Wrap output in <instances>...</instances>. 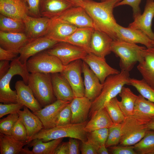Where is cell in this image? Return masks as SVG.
Returning a JSON list of instances; mask_svg holds the SVG:
<instances>
[{
    "mask_svg": "<svg viewBox=\"0 0 154 154\" xmlns=\"http://www.w3.org/2000/svg\"><path fill=\"white\" fill-rule=\"evenodd\" d=\"M122 0H106L99 2L84 0L77 6L83 8L92 20L95 29L103 32L114 40L116 39V30L118 23L113 14L116 4Z\"/></svg>",
    "mask_w": 154,
    "mask_h": 154,
    "instance_id": "obj_1",
    "label": "cell"
},
{
    "mask_svg": "<svg viewBox=\"0 0 154 154\" xmlns=\"http://www.w3.org/2000/svg\"><path fill=\"white\" fill-rule=\"evenodd\" d=\"M130 78L129 72L123 70L108 77L100 94L92 102L89 116L90 117L95 112L104 107L108 102L119 94L124 86L128 85Z\"/></svg>",
    "mask_w": 154,
    "mask_h": 154,
    "instance_id": "obj_2",
    "label": "cell"
},
{
    "mask_svg": "<svg viewBox=\"0 0 154 154\" xmlns=\"http://www.w3.org/2000/svg\"><path fill=\"white\" fill-rule=\"evenodd\" d=\"M87 121L80 123H72L62 126H56L48 129H43L34 135L31 139H38L43 142L64 137L76 139L81 141L87 140V133L85 129Z\"/></svg>",
    "mask_w": 154,
    "mask_h": 154,
    "instance_id": "obj_3",
    "label": "cell"
},
{
    "mask_svg": "<svg viewBox=\"0 0 154 154\" xmlns=\"http://www.w3.org/2000/svg\"><path fill=\"white\" fill-rule=\"evenodd\" d=\"M146 48L116 39L113 41L111 50L119 58L121 70L129 72L137 62L142 60V50Z\"/></svg>",
    "mask_w": 154,
    "mask_h": 154,
    "instance_id": "obj_4",
    "label": "cell"
},
{
    "mask_svg": "<svg viewBox=\"0 0 154 154\" xmlns=\"http://www.w3.org/2000/svg\"><path fill=\"white\" fill-rule=\"evenodd\" d=\"M30 73L26 64H22L18 57L11 61L7 73L0 79V102L4 104L17 103L16 90H12L10 86V81L15 75L20 76L26 84H27Z\"/></svg>",
    "mask_w": 154,
    "mask_h": 154,
    "instance_id": "obj_5",
    "label": "cell"
},
{
    "mask_svg": "<svg viewBox=\"0 0 154 154\" xmlns=\"http://www.w3.org/2000/svg\"><path fill=\"white\" fill-rule=\"evenodd\" d=\"M150 120L135 115L126 117L121 123L119 145H134L139 142L149 130L147 124Z\"/></svg>",
    "mask_w": 154,
    "mask_h": 154,
    "instance_id": "obj_6",
    "label": "cell"
},
{
    "mask_svg": "<svg viewBox=\"0 0 154 154\" xmlns=\"http://www.w3.org/2000/svg\"><path fill=\"white\" fill-rule=\"evenodd\" d=\"M27 85L42 107H44L57 100L53 90L50 74L30 73Z\"/></svg>",
    "mask_w": 154,
    "mask_h": 154,
    "instance_id": "obj_7",
    "label": "cell"
},
{
    "mask_svg": "<svg viewBox=\"0 0 154 154\" xmlns=\"http://www.w3.org/2000/svg\"><path fill=\"white\" fill-rule=\"evenodd\" d=\"M26 65L30 73H60L64 66L58 58L48 54L44 51L30 58L26 63Z\"/></svg>",
    "mask_w": 154,
    "mask_h": 154,
    "instance_id": "obj_8",
    "label": "cell"
},
{
    "mask_svg": "<svg viewBox=\"0 0 154 154\" xmlns=\"http://www.w3.org/2000/svg\"><path fill=\"white\" fill-rule=\"evenodd\" d=\"M44 51L58 58L64 66L77 60H82L88 54L80 47L63 42H58Z\"/></svg>",
    "mask_w": 154,
    "mask_h": 154,
    "instance_id": "obj_9",
    "label": "cell"
},
{
    "mask_svg": "<svg viewBox=\"0 0 154 154\" xmlns=\"http://www.w3.org/2000/svg\"><path fill=\"white\" fill-rule=\"evenodd\" d=\"M82 62L78 60L64 66L60 73L67 80L72 90L75 97L84 96L85 88L81 76Z\"/></svg>",
    "mask_w": 154,
    "mask_h": 154,
    "instance_id": "obj_10",
    "label": "cell"
},
{
    "mask_svg": "<svg viewBox=\"0 0 154 154\" xmlns=\"http://www.w3.org/2000/svg\"><path fill=\"white\" fill-rule=\"evenodd\" d=\"M52 20L67 23L78 28L90 27L95 29L90 17L84 9L80 6L69 8Z\"/></svg>",
    "mask_w": 154,
    "mask_h": 154,
    "instance_id": "obj_11",
    "label": "cell"
},
{
    "mask_svg": "<svg viewBox=\"0 0 154 154\" xmlns=\"http://www.w3.org/2000/svg\"><path fill=\"white\" fill-rule=\"evenodd\" d=\"M58 42L44 36L31 40L19 50V59L25 64L31 57L51 48Z\"/></svg>",
    "mask_w": 154,
    "mask_h": 154,
    "instance_id": "obj_12",
    "label": "cell"
},
{
    "mask_svg": "<svg viewBox=\"0 0 154 154\" xmlns=\"http://www.w3.org/2000/svg\"><path fill=\"white\" fill-rule=\"evenodd\" d=\"M82 60L99 78L102 84L109 76L119 73L120 71L110 66L106 62L105 58L88 53Z\"/></svg>",
    "mask_w": 154,
    "mask_h": 154,
    "instance_id": "obj_13",
    "label": "cell"
},
{
    "mask_svg": "<svg viewBox=\"0 0 154 154\" xmlns=\"http://www.w3.org/2000/svg\"><path fill=\"white\" fill-rule=\"evenodd\" d=\"M154 17V0H147L143 13L133 18L134 21L128 27L141 31L153 40L154 33L151 27Z\"/></svg>",
    "mask_w": 154,
    "mask_h": 154,
    "instance_id": "obj_14",
    "label": "cell"
},
{
    "mask_svg": "<svg viewBox=\"0 0 154 154\" xmlns=\"http://www.w3.org/2000/svg\"><path fill=\"white\" fill-rule=\"evenodd\" d=\"M25 25V33L30 40L44 37L47 32L52 19L48 18L35 17L28 15L23 19Z\"/></svg>",
    "mask_w": 154,
    "mask_h": 154,
    "instance_id": "obj_15",
    "label": "cell"
},
{
    "mask_svg": "<svg viewBox=\"0 0 154 154\" xmlns=\"http://www.w3.org/2000/svg\"><path fill=\"white\" fill-rule=\"evenodd\" d=\"M70 102L57 100L53 103L33 112L39 119L44 129L56 126V122L60 111Z\"/></svg>",
    "mask_w": 154,
    "mask_h": 154,
    "instance_id": "obj_16",
    "label": "cell"
},
{
    "mask_svg": "<svg viewBox=\"0 0 154 154\" xmlns=\"http://www.w3.org/2000/svg\"><path fill=\"white\" fill-rule=\"evenodd\" d=\"M116 34V39L131 43L141 44L147 48L153 47L152 40L139 29L125 27L118 24Z\"/></svg>",
    "mask_w": 154,
    "mask_h": 154,
    "instance_id": "obj_17",
    "label": "cell"
},
{
    "mask_svg": "<svg viewBox=\"0 0 154 154\" xmlns=\"http://www.w3.org/2000/svg\"><path fill=\"white\" fill-rule=\"evenodd\" d=\"M75 6L76 5L69 0H40V13L41 17L53 19Z\"/></svg>",
    "mask_w": 154,
    "mask_h": 154,
    "instance_id": "obj_18",
    "label": "cell"
},
{
    "mask_svg": "<svg viewBox=\"0 0 154 154\" xmlns=\"http://www.w3.org/2000/svg\"><path fill=\"white\" fill-rule=\"evenodd\" d=\"M113 39L104 32L94 29L92 33L90 43L91 53L102 58L110 54Z\"/></svg>",
    "mask_w": 154,
    "mask_h": 154,
    "instance_id": "obj_19",
    "label": "cell"
},
{
    "mask_svg": "<svg viewBox=\"0 0 154 154\" xmlns=\"http://www.w3.org/2000/svg\"><path fill=\"white\" fill-rule=\"evenodd\" d=\"M82 69L84 76V96L92 102L100 94L103 84L84 61L82 62Z\"/></svg>",
    "mask_w": 154,
    "mask_h": 154,
    "instance_id": "obj_20",
    "label": "cell"
},
{
    "mask_svg": "<svg viewBox=\"0 0 154 154\" xmlns=\"http://www.w3.org/2000/svg\"><path fill=\"white\" fill-rule=\"evenodd\" d=\"M15 87L17 95V103L27 107L33 113L42 108L30 87L23 80L17 81Z\"/></svg>",
    "mask_w": 154,
    "mask_h": 154,
    "instance_id": "obj_21",
    "label": "cell"
},
{
    "mask_svg": "<svg viewBox=\"0 0 154 154\" xmlns=\"http://www.w3.org/2000/svg\"><path fill=\"white\" fill-rule=\"evenodd\" d=\"M143 59L137 68L143 79L154 88V47L146 48L142 50Z\"/></svg>",
    "mask_w": 154,
    "mask_h": 154,
    "instance_id": "obj_22",
    "label": "cell"
},
{
    "mask_svg": "<svg viewBox=\"0 0 154 154\" xmlns=\"http://www.w3.org/2000/svg\"><path fill=\"white\" fill-rule=\"evenodd\" d=\"M0 12L7 17L22 20L28 15L24 0H0Z\"/></svg>",
    "mask_w": 154,
    "mask_h": 154,
    "instance_id": "obj_23",
    "label": "cell"
},
{
    "mask_svg": "<svg viewBox=\"0 0 154 154\" xmlns=\"http://www.w3.org/2000/svg\"><path fill=\"white\" fill-rule=\"evenodd\" d=\"M92 102L85 96L74 97L70 103L72 113L71 123H80L87 121Z\"/></svg>",
    "mask_w": 154,
    "mask_h": 154,
    "instance_id": "obj_24",
    "label": "cell"
},
{
    "mask_svg": "<svg viewBox=\"0 0 154 154\" xmlns=\"http://www.w3.org/2000/svg\"><path fill=\"white\" fill-rule=\"evenodd\" d=\"M50 74L53 90L56 99L71 102L75 97L67 80L60 73Z\"/></svg>",
    "mask_w": 154,
    "mask_h": 154,
    "instance_id": "obj_25",
    "label": "cell"
},
{
    "mask_svg": "<svg viewBox=\"0 0 154 154\" xmlns=\"http://www.w3.org/2000/svg\"><path fill=\"white\" fill-rule=\"evenodd\" d=\"M30 41L24 33L0 31V45L3 48L19 53L20 49Z\"/></svg>",
    "mask_w": 154,
    "mask_h": 154,
    "instance_id": "obj_26",
    "label": "cell"
},
{
    "mask_svg": "<svg viewBox=\"0 0 154 154\" xmlns=\"http://www.w3.org/2000/svg\"><path fill=\"white\" fill-rule=\"evenodd\" d=\"M94 29L90 27L78 28L60 42L68 43L82 48L88 53H90V43Z\"/></svg>",
    "mask_w": 154,
    "mask_h": 154,
    "instance_id": "obj_27",
    "label": "cell"
},
{
    "mask_svg": "<svg viewBox=\"0 0 154 154\" xmlns=\"http://www.w3.org/2000/svg\"><path fill=\"white\" fill-rule=\"evenodd\" d=\"M18 113L26 129L29 143L34 135L44 128L43 126L38 117L26 106Z\"/></svg>",
    "mask_w": 154,
    "mask_h": 154,
    "instance_id": "obj_28",
    "label": "cell"
},
{
    "mask_svg": "<svg viewBox=\"0 0 154 154\" xmlns=\"http://www.w3.org/2000/svg\"><path fill=\"white\" fill-rule=\"evenodd\" d=\"M90 117L85 128L87 133L103 128H109L114 124L105 107L95 112Z\"/></svg>",
    "mask_w": 154,
    "mask_h": 154,
    "instance_id": "obj_29",
    "label": "cell"
},
{
    "mask_svg": "<svg viewBox=\"0 0 154 154\" xmlns=\"http://www.w3.org/2000/svg\"><path fill=\"white\" fill-rule=\"evenodd\" d=\"M78 28L71 25L52 19L48 30L44 37L60 42L72 34Z\"/></svg>",
    "mask_w": 154,
    "mask_h": 154,
    "instance_id": "obj_30",
    "label": "cell"
},
{
    "mask_svg": "<svg viewBox=\"0 0 154 154\" xmlns=\"http://www.w3.org/2000/svg\"><path fill=\"white\" fill-rule=\"evenodd\" d=\"M28 144L19 141L11 135L0 133V154H22L23 147Z\"/></svg>",
    "mask_w": 154,
    "mask_h": 154,
    "instance_id": "obj_31",
    "label": "cell"
},
{
    "mask_svg": "<svg viewBox=\"0 0 154 154\" xmlns=\"http://www.w3.org/2000/svg\"><path fill=\"white\" fill-rule=\"evenodd\" d=\"M119 95L121 100L119 101L118 104L125 116H133L138 96L134 94L130 88L124 86Z\"/></svg>",
    "mask_w": 154,
    "mask_h": 154,
    "instance_id": "obj_32",
    "label": "cell"
},
{
    "mask_svg": "<svg viewBox=\"0 0 154 154\" xmlns=\"http://www.w3.org/2000/svg\"><path fill=\"white\" fill-rule=\"evenodd\" d=\"M63 139L60 138L46 142L35 139L28 144L30 147H33L31 151L32 154H54L56 148Z\"/></svg>",
    "mask_w": 154,
    "mask_h": 154,
    "instance_id": "obj_33",
    "label": "cell"
},
{
    "mask_svg": "<svg viewBox=\"0 0 154 154\" xmlns=\"http://www.w3.org/2000/svg\"><path fill=\"white\" fill-rule=\"evenodd\" d=\"M133 115L151 119L154 117V103L138 95Z\"/></svg>",
    "mask_w": 154,
    "mask_h": 154,
    "instance_id": "obj_34",
    "label": "cell"
},
{
    "mask_svg": "<svg viewBox=\"0 0 154 154\" xmlns=\"http://www.w3.org/2000/svg\"><path fill=\"white\" fill-rule=\"evenodd\" d=\"M25 27L23 20L0 15V31L10 33H24Z\"/></svg>",
    "mask_w": 154,
    "mask_h": 154,
    "instance_id": "obj_35",
    "label": "cell"
},
{
    "mask_svg": "<svg viewBox=\"0 0 154 154\" xmlns=\"http://www.w3.org/2000/svg\"><path fill=\"white\" fill-rule=\"evenodd\" d=\"M134 146L137 154H154V130H149L145 136Z\"/></svg>",
    "mask_w": 154,
    "mask_h": 154,
    "instance_id": "obj_36",
    "label": "cell"
},
{
    "mask_svg": "<svg viewBox=\"0 0 154 154\" xmlns=\"http://www.w3.org/2000/svg\"><path fill=\"white\" fill-rule=\"evenodd\" d=\"M128 85L134 87L140 94L146 99L154 103V88L143 79L138 80L130 78Z\"/></svg>",
    "mask_w": 154,
    "mask_h": 154,
    "instance_id": "obj_37",
    "label": "cell"
},
{
    "mask_svg": "<svg viewBox=\"0 0 154 154\" xmlns=\"http://www.w3.org/2000/svg\"><path fill=\"white\" fill-rule=\"evenodd\" d=\"M118 101L116 97H115L105 106L114 124H121L126 117L119 105Z\"/></svg>",
    "mask_w": 154,
    "mask_h": 154,
    "instance_id": "obj_38",
    "label": "cell"
},
{
    "mask_svg": "<svg viewBox=\"0 0 154 154\" xmlns=\"http://www.w3.org/2000/svg\"><path fill=\"white\" fill-rule=\"evenodd\" d=\"M109 133V128H103L87 133V140L97 148L105 145Z\"/></svg>",
    "mask_w": 154,
    "mask_h": 154,
    "instance_id": "obj_39",
    "label": "cell"
},
{
    "mask_svg": "<svg viewBox=\"0 0 154 154\" xmlns=\"http://www.w3.org/2000/svg\"><path fill=\"white\" fill-rule=\"evenodd\" d=\"M18 113L11 114L0 120V133L11 135L12 130L19 119Z\"/></svg>",
    "mask_w": 154,
    "mask_h": 154,
    "instance_id": "obj_40",
    "label": "cell"
},
{
    "mask_svg": "<svg viewBox=\"0 0 154 154\" xmlns=\"http://www.w3.org/2000/svg\"><path fill=\"white\" fill-rule=\"evenodd\" d=\"M121 124H114L109 128L108 136L105 144L107 148L119 144L121 136Z\"/></svg>",
    "mask_w": 154,
    "mask_h": 154,
    "instance_id": "obj_41",
    "label": "cell"
},
{
    "mask_svg": "<svg viewBox=\"0 0 154 154\" xmlns=\"http://www.w3.org/2000/svg\"><path fill=\"white\" fill-rule=\"evenodd\" d=\"M11 135L19 141L29 143L26 129L19 117L12 130Z\"/></svg>",
    "mask_w": 154,
    "mask_h": 154,
    "instance_id": "obj_42",
    "label": "cell"
},
{
    "mask_svg": "<svg viewBox=\"0 0 154 154\" xmlns=\"http://www.w3.org/2000/svg\"><path fill=\"white\" fill-rule=\"evenodd\" d=\"M72 117L69 103L63 108L58 114L56 122V126L64 125L71 123Z\"/></svg>",
    "mask_w": 154,
    "mask_h": 154,
    "instance_id": "obj_43",
    "label": "cell"
},
{
    "mask_svg": "<svg viewBox=\"0 0 154 154\" xmlns=\"http://www.w3.org/2000/svg\"><path fill=\"white\" fill-rule=\"evenodd\" d=\"M24 106L18 103L7 104H0V118L11 114L18 113Z\"/></svg>",
    "mask_w": 154,
    "mask_h": 154,
    "instance_id": "obj_44",
    "label": "cell"
},
{
    "mask_svg": "<svg viewBox=\"0 0 154 154\" xmlns=\"http://www.w3.org/2000/svg\"><path fill=\"white\" fill-rule=\"evenodd\" d=\"M24 0L27 5L29 15L35 17H41L40 13V0Z\"/></svg>",
    "mask_w": 154,
    "mask_h": 154,
    "instance_id": "obj_45",
    "label": "cell"
},
{
    "mask_svg": "<svg viewBox=\"0 0 154 154\" xmlns=\"http://www.w3.org/2000/svg\"><path fill=\"white\" fill-rule=\"evenodd\" d=\"M141 0H122L117 3L115 7L124 5L130 6L132 9L133 18L141 14L139 5Z\"/></svg>",
    "mask_w": 154,
    "mask_h": 154,
    "instance_id": "obj_46",
    "label": "cell"
},
{
    "mask_svg": "<svg viewBox=\"0 0 154 154\" xmlns=\"http://www.w3.org/2000/svg\"><path fill=\"white\" fill-rule=\"evenodd\" d=\"M113 154H137L134 145H115L110 147Z\"/></svg>",
    "mask_w": 154,
    "mask_h": 154,
    "instance_id": "obj_47",
    "label": "cell"
},
{
    "mask_svg": "<svg viewBox=\"0 0 154 154\" xmlns=\"http://www.w3.org/2000/svg\"><path fill=\"white\" fill-rule=\"evenodd\" d=\"M82 142L80 150L82 154H97L98 148L88 140Z\"/></svg>",
    "mask_w": 154,
    "mask_h": 154,
    "instance_id": "obj_48",
    "label": "cell"
},
{
    "mask_svg": "<svg viewBox=\"0 0 154 154\" xmlns=\"http://www.w3.org/2000/svg\"><path fill=\"white\" fill-rule=\"evenodd\" d=\"M19 53L5 49L0 47V60L12 61L16 58Z\"/></svg>",
    "mask_w": 154,
    "mask_h": 154,
    "instance_id": "obj_49",
    "label": "cell"
},
{
    "mask_svg": "<svg viewBox=\"0 0 154 154\" xmlns=\"http://www.w3.org/2000/svg\"><path fill=\"white\" fill-rule=\"evenodd\" d=\"M78 140L76 138H70L68 141V154H80L79 142Z\"/></svg>",
    "mask_w": 154,
    "mask_h": 154,
    "instance_id": "obj_50",
    "label": "cell"
},
{
    "mask_svg": "<svg viewBox=\"0 0 154 154\" xmlns=\"http://www.w3.org/2000/svg\"><path fill=\"white\" fill-rule=\"evenodd\" d=\"M9 61L0 60V79L3 77L8 72L10 68Z\"/></svg>",
    "mask_w": 154,
    "mask_h": 154,
    "instance_id": "obj_51",
    "label": "cell"
},
{
    "mask_svg": "<svg viewBox=\"0 0 154 154\" xmlns=\"http://www.w3.org/2000/svg\"><path fill=\"white\" fill-rule=\"evenodd\" d=\"M54 154H68V142H62L56 148Z\"/></svg>",
    "mask_w": 154,
    "mask_h": 154,
    "instance_id": "obj_52",
    "label": "cell"
},
{
    "mask_svg": "<svg viewBox=\"0 0 154 154\" xmlns=\"http://www.w3.org/2000/svg\"><path fill=\"white\" fill-rule=\"evenodd\" d=\"M98 154H108L109 153L105 145L100 146L97 151Z\"/></svg>",
    "mask_w": 154,
    "mask_h": 154,
    "instance_id": "obj_53",
    "label": "cell"
},
{
    "mask_svg": "<svg viewBox=\"0 0 154 154\" xmlns=\"http://www.w3.org/2000/svg\"><path fill=\"white\" fill-rule=\"evenodd\" d=\"M147 125L150 130H154V117L150 119Z\"/></svg>",
    "mask_w": 154,
    "mask_h": 154,
    "instance_id": "obj_54",
    "label": "cell"
},
{
    "mask_svg": "<svg viewBox=\"0 0 154 154\" xmlns=\"http://www.w3.org/2000/svg\"><path fill=\"white\" fill-rule=\"evenodd\" d=\"M71 2L74 3L77 6H78V4L82 2L84 0H69Z\"/></svg>",
    "mask_w": 154,
    "mask_h": 154,
    "instance_id": "obj_55",
    "label": "cell"
},
{
    "mask_svg": "<svg viewBox=\"0 0 154 154\" xmlns=\"http://www.w3.org/2000/svg\"><path fill=\"white\" fill-rule=\"evenodd\" d=\"M153 40V47H154V38Z\"/></svg>",
    "mask_w": 154,
    "mask_h": 154,
    "instance_id": "obj_56",
    "label": "cell"
},
{
    "mask_svg": "<svg viewBox=\"0 0 154 154\" xmlns=\"http://www.w3.org/2000/svg\"><path fill=\"white\" fill-rule=\"evenodd\" d=\"M101 0L102 1H105L106 0Z\"/></svg>",
    "mask_w": 154,
    "mask_h": 154,
    "instance_id": "obj_57",
    "label": "cell"
}]
</instances>
